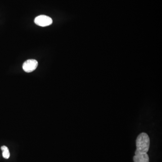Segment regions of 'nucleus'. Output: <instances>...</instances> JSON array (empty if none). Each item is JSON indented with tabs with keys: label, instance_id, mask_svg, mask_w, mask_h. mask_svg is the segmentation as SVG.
Here are the masks:
<instances>
[{
	"label": "nucleus",
	"instance_id": "obj_4",
	"mask_svg": "<svg viewBox=\"0 0 162 162\" xmlns=\"http://www.w3.org/2000/svg\"><path fill=\"white\" fill-rule=\"evenodd\" d=\"M134 162H149V156L147 153L138 154L133 157Z\"/></svg>",
	"mask_w": 162,
	"mask_h": 162
},
{
	"label": "nucleus",
	"instance_id": "obj_2",
	"mask_svg": "<svg viewBox=\"0 0 162 162\" xmlns=\"http://www.w3.org/2000/svg\"><path fill=\"white\" fill-rule=\"evenodd\" d=\"M35 23L38 26L47 27L51 25L53 20L51 18L45 15H41L37 16L34 19Z\"/></svg>",
	"mask_w": 162,
	"mask_h": 162
},
{
	"label": "nucleus",
	"instance_id": "obj_1",
	"mask_svg": "<svg viewBox=\"0 0 162 162\" xmlns=\"http://www.w3.org/2000/svg\"><path fill=\"white\" fill-rule=\"evenodd\" d=\"M150 145V139L149 136L145 132L140 133L136 140V149L135 154L147 153L149 151Z\"/></svg>",
	"mask_w": 162,
	"mask_h": 162
},
{
	"label": "nucleus",
	"instance_id": "obj_5",
	"mask_svg": "<svg viewBox=\"0 0 162 162\" xmlns=\"http://www.w3.org/2000/svg\"><path fill=\"white\" fill-rule=\"evenodd\" d=\"M2 151V156L5 159H8L10 156V153L9 151L8 148L6 146H2L1 147Z\"/></svg>",
	"mask_w": 162,
	"mask_h": 162
},
{
	"label": "nucleus",
	"instance_id": "obj_3",
	"mask_svg": "<svg viewBox=\"0 0 162 162\" xmlns=\"http://www.w3.org/2000/svg\"><path fill=\"white\" fill-rule=\"evenodd\" d=\"M38 66V62L35 59L26 60L23 65V70L26 73H31L34 71Z\"/></svg>",
	"mask_w": 162,
	"mask_h": 162
}]
</instances>
